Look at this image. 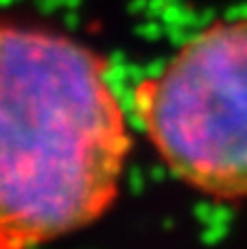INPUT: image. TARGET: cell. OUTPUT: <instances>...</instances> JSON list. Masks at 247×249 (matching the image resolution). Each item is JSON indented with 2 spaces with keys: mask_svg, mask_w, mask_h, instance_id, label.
I'll list each match as a JSON object with an SVG mask.
<instances>
[{
  "mask_svg": "<svg viewBox=\"0 0 247 249\" xmlns=\"http://www.w3.org/2000/svg\"><path fill=\"white\" fill-rule=\"evenodd\" d=\"M129 146L99 53L0 22V249H35L99 221Z\"/></svg>",
  "mask_w": 247,
  "mask_h": 249,
  "instance_id": "obj_1",
  "label": "cell"
},
{
  "mask_svg": "<svg viewBox=\"0 0 247 249\" xmlns=\"http://www.w3.org/2000/svg\"><path fill=\"white\" fill-rule=\"evenodd\" d=\"M134 107L177 179L247 203V18L214 22L188 39L138 83Z\"/></svg>",
  "mask_w": 247,
  "mask_h": 249,
  "instance_id": "obj_2",
  "label": "cell"
}]
</instances>
